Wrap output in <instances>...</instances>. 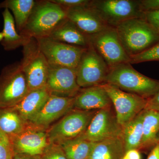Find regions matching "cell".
Instances as JSON below:
<instances>
[{
    "mask_svg": "<svg viewBox=\"0 0 159 159\" xmlns=\"http://www.w3.org/2000/svg\"><path fill=\"white\" fill-rule=\"evenodd\" d=\"M105 83L147 99L153 97L159 92V80L139 73L129 62L109 68Z\"/></svg>",
    "mask_w": 159,
    "mask_h": 159,
    "instance_id": "obj_1",
    "label": "cell"
},
{
    "mask_svg": "<svg viewBox=\"0 0 159 159\" xmlns=\"http://www.w3.org/2000/svg\"><path fill=\"white\" fill-rule=\"evenodd\" d=\"M64 9L68 19L87 36L97 34L109 27L88 6Z\"/></svg>",
    "mask_w": 159,
    "mask_h": 159,
    "instance_id": "obj_16",
    "label": "cell"
},
{
    "mask_svg": "<svg viewBox=\"0 0 159 159\" xmlns=\"http://www.w3.org/2000/svg\"><path fill=\"white\" fill-rule=\"evenodd\" d=\"M145 109L159 111V92L153 97L148 99Z\"/></svg>",
    "mask_w": 159,
    "mask_h": 159,
    "instance_id": "obj_33",
    "label": "cell"
},
{
    "mask_svg": "<svg viewBox=\"0 0 159 159\" xmlns=\"http://www.w3.org/2000/svg\"><path fill=\"white\" fill-rule=\"evenodd\" d=\"M74 98V107L80 110L98 111L110 108L112 103L102 85L81 89Z\"/></svg>",
    "mask_w": 159,
    "mask_h": 159,
    "instance_id": "obj_17",
    "label": "cell"
},
{
    "mask_svg": "<svg viewBox=\"0 0 159 159\" xmlns=\"http://www.w3.org/2000/svg\"><path fill=\"white\" fill-rule=\"evenodd\" d=\"M9 137L15 154L39 156L49 144L47 133L38 129H25L20 133Z\"/></svg>",
    "mask_w": 159,
    "mask_h": 159,
    "instance_id": "obj_14",
    "label": "cell"
},
{
    "mask_svg": "<svg viewBox=\"0 0 159 159\" xmlns=\"http://www.w3.org/2000/svg\"><path fill=\"white\" fill-rule=\"evenodd\" d=\"M23 48V57L20 63L29 91L46 87L50 65L37 41L31 38Z\"/></svg>",
    "mask_w": 159,
    "mask_h": 159,
    "instance_id": "obj_5",
    "label": "cell"
},
{
    "mask_svg": "<svg viewBox=\"0 0 159 159\" xmlns=\"http://www.w3.org/2000/svg\"><path fill=\"white\" fill-rule=\"evenodd\" d=\"M115 28L129 57L142 53L159 42V34L144 17L126 20Z\"/></svg>",
    "mask_w": 159,
    "mask_h": 159,
    "instance_id": "obj_2",
    "label": "cell"
},
{
    "mask_svg": "<svg viewBox=\"0 0 159 159\" xmlns=\"http://www.w3.org/2000/svg\"><path fill=\"white\" fill-rule=\"evenodd\" d=\"M93 142L78 138L60 143L68 159H87Z\"/></svg>",
    "mask_w": 159,
    "mask_h": 159,
    "instance_id": "obj_26",
    "label": "cell"
},
{
    "mask_svg": "<svg viewBox=\"0 0 159 159\" xmlns=\"http://www.w3.org/2000/svg\"><path fill=\"white\" fill-rule=\"evenodd\" d=\"M144 111L122 127V137L125 151L141 148L143 138Z\"/></svg>",
    "mask_w": 159,
    "mask_h": 159,
    "instance_id": "obj_23",
    "label": "cell"
},
{
    "mask_svg": "<svg viewBox=\"0 0 159 159\" xmlns=\"http://www.w3.org/2000/svg\"><path fill=\"white\" fill-rule=\"evenodd\" d=\"M49 65L76 70L86 48L71 45L49 37L35 39Z\"/></svg>",
    "mask_w": 159,
    "mask_h": 159,
    "instance_id": "obj_10",
    "label": "cell"
},
{
    "mask_svg": "<svg viewBox=\"0 0 159 159\" xmlns=\"http://www.w3.org/2000/svg\"><path fill=\"white\" fill-rule=\"evenodd\" d=\"M46 87L51 95L66 97H75L81 89L76 70L57 66H50Z\"/></svg>",
    "mask_w": 159,
    "mask_h": 159,
    "instance_id": "obj_13",
    "label": "cell"
},
{
    "mask_svg": "<svg viewBox=\"0 0 159 159\" xmlns=\"http://www.w3.org/2000/svg\"><path fill=\"white\" fill-rule=\"evenodd\" d=\"M109 71L108 66L89 43L76 69L77 84L81 89L102 85Z\"/></svg>",
    "mask_w": 159,
    "mask_h": 159,
    "instance_id": "obj_7",
    "label": "cell"
},
{
    "mask_svg": "<svg viewBox=\"0 0 159 159\" xmlns=\"http://www.w3.org/2000/svg\"><path fill=\"white\" fill-rule=\"evenodd\" d=\"M101 85L114 106L117 121L121 127H123L146 108L148 99L121 90L108 84Z\"/></svg>",
    "mask_w": 159,
    "mask_h": 159,
    "instance_id": "obj_11",
    "label": "cell"
},
{
    "mask_svg": "<svg viewBox=\"0 0 159 159\" xmlns=\"http://www.w3.org/2000/svg\"><path fill=\"white\" fill-rule=\"evenodd\" d=\"M97 111L77 109L69 113L47 133L49 143L59 144L80 137Z\"/></svg>",
    "mask_w": 159,
    "mask_h": 159,
    "instance_id": "obj_8",
    "label": "cell"
},
{
    "mask_svg": "<svg viewBox=\"0 0 159 159\" xmlns=\"http://www.w3.org/2000/svg\"><path fill=\"white\" fill-rule=\"evenodd\" d=\"M144 18L157 32L159 31V10L145 12Z\"/></svg>",
    "mask_w": 159,
    "mask_h": 159,
    "instance_id": "obj_31",
    "label": "cell"
},
{
    "mask_svg": "<svg viewBox=\"0 0 159 159\" xmlns=\"http://www.w3.org/2000/svg\"><path fill=\"white\" fill-rule=\"evenodd\" d=\"M121 159H142V157L138 149H131L125 151Z\"/></svg>",
    "mask_w": 159,
    "mask_h": 159,
    "instance_id": "obj_34",
    "label": "cell"
},
{
    "mask_svg": "<svg viewBox=\"0 0 159 159\" xmlns=\"http://www.w3.org/2000/svg\"><path fill=\"white\" fill-rule=\"evenodd\" d=\"M147 159H159V142L154 146Z\"/></svg>",
    "mask_w": 159,
    "mask_h": 159,
    "instance_id": "obj_35",
    "label": "cell"
},
{
    "mask_svg": "<svg viewBox=\"0 0 159 159\" xmlns=\"http://www.w3.org/2000/svg\"><path fill=\"white\" fill-rule=\"evenodd\" d=\"M39 159H68L64 152L59 144L49 143Z\"/></svg>",
    "mask_w": 159,
    "mask_h": 159,
    "instance_id": "obj_28",
    "label": "cell"
},
{
    "mask_svg": "<svg viewBox=\"0 0 159 159\" xmlns=\"http://www.w3.org/2000/svg\"><path fill=\"white\" fill-rule=\"evenodd\" d=\"M157 139H158V142H159V133L158 134V136H157Z\"/></svg>",
    "mask_w": 159,
    "mask_h": 159,
    "instance_id": "obj_38",
    "label": "cell"
},
{
    "mask_svg": "<svg viewBox=\"0 0 159 159\" xmlns=\"http://www.w3.org/2000/svg\"><path fill=\"white\" fill-rule=\"evenodd\" d=\"M3 38V34L2 32H0V42L2 41Z\"/></svg>",
    "mask_w": 159,
    "mask_h": 159,
    "instance_id": "obj_37",
    "label": "cell"
},
{
    "mask_svg": "<svg viewBox=\"0 0 159 159\" xmlns=\"http://www.w3.org/2000/svg\"><path fill=\"white\" fill-rule=\"evenodd\" d=\"M88 38L89 42L109 68L121 64L129 63L130 57L122 47L116 28L109 27Z\"/></svg>",
    "mask_w": 159,
    "mask_h": 159,
    "instance_id": "obj_9",
    "label": "cell"
},
{
    "mask_svg": "<svg viewBox=\"0 0 159 159\" xmlns=\"http://www.w3.org/2000/svg\"><path fill=\"white\" fill-rule=\"evenodd\" d=\"M88 6L109 27L116 28L120 23L137 17H144L140 1L93 0Z\"/></svg>",
    "mask_w": 159,
    "mask_h": 159,
    "instance_id": "obj_4",
    "label": "cell"
},
{
    "mask_svg": "<svg viewBox=\"0 0 159 159\" xmlns=\"http://www.w3.org/2000/svg\"><path fill=\"white\" fill-rule=\"evenodd\" d=\"M14 155L9 136L0 129V159H13Z\"/></svg>",
    "mask_w": 159,
    "mask_h": 159,
    "instance_id": "obj_29",
    "label": "cell"
},
{
    "mask_svg": "<svg viewBox=\"0 0 159 159\" xmlns=\"http://www.w3.org/2000/svg\"><path fill=\"white\" fill-rule=\"evenodd\" d=\"M140 3L145 12L159 10V0H140Z\"/></svg>",
    "mask_w": 159,
    "mask_h": 159,
    "instance_id": "obj_32",
    "label": "cell"
},
{
    "mask_svg": "<svg viewBox=\"0 0 159 159\" xmlns=\"http://www.w3.org/2000/svg\"><path fill=\"white\" fill-rule=\"evenodd\" d=\"M48 37L59 42L81 48H87L89 45L88 36L82 33L67 18L59 24Z\"/></svg>",
    "mask_w": 159,
    "mask_h": 159,
    "instance_id": "obj_19",
    "label": "cell"
},
{
    "mask_svg": "<svg viewBox=\"0 0 159 159\" xmlns=\"http://www.w3.org/2000/svg\"><path fill=\"white\" fill-rule=\"evenodd\" d=\"M66 18L65 10L51 0L36 1L33 11L20 34L29 38L48 37Z\"/></svg>",
    "mask_w": 159,
    "mask_h": 159,
    "instance_id": "obj_3",
    "label": "cell"
},
{
    "mask_svg": "<svg viewBox=\"0 0 159 159\" xmlns=\"http://www.w3.org/2000/svg\"><path fill=\"white\" fill-rule=\"evenodd\" d=\"M51 1L61 6L63 9L87 6L90 2L89 0H51Z\"/></svg>",
    "mask_w": 159,
    "mask_h": 159,
    "instance_id": "obj_30",
    "label": "cell"
},
{
    "mask_svg": "<svg viewBox=\"0 0 159 159\" xmlns=\"http://www.w3.org/2000/svg\"><path fill=\"white\" fill-rule=\"evenodd\" d=\"M34 0H6L0 3V9H8L13 14L16 30L19 34L25 26L33 11Z\"/></svg>",
    "mask_w": 159,
    "mask_h": 159,
    "instance_id": "obj_22",
    "label": "cell"
},
{
    "mask_svg": "<svg viewBox=\"0 0 159 159\" xmlns=\"http://www.w3.org/2000/svg\"><path fill=\"white\" fill-rule=\"evenodd\" d=\"M50 96L46 87L30 91L19 102L11 107L19 114L24 121H30L40 110Z\"/></svg>",
    "mask_w": 159,
    "mask_h": 159,
    "instance_id": "obj_18",
    "label": "cell"
},
{
    "mask_svg": "<svg viewBox=\"0 0 159 159\" xmlns=\"http://www.w3.org/2000/svg\"><path fill=\"white\" fill-rule=\"evenodd\" d=\"M158 34H159V31H158Z\"/></svg>",
    "mask_w": 159,
    "mask_h": 159,
    "instance_id": "obj_39",
    "label": "cell"
},
{
    "mask_svg": "<svg viewBox=\"0 0 159 159\" xmlns=\"http://www.w3.org/2000/svg\"><path fill=\"white\" fill-rule=\"evenodd\" d=\"M2 14L4 27L2 31L3 38L1 43L4 50L8 51H13L25 45L31 38L20 34L18 32L14 18L10 10L5 9Z\"/></svg>",
    "mask_w": 159,
    "mask_h": 159,
    "instance_id": "obj_21",
    "label": "cell"
},
{
    "mask_svg": "<svg viewBox=\"0 0 159 159\" xmlns=\"http://www.w3.org/2000/svg\"><path fill=\"white\" fill-rule=\"evenodd\" d=\"M74 97L51 95L40 110L31 119L35 126H46L70 112L74 107Z\"/></svg>",
    "mask_w": 159,
    "mask_h": 159,
    "instance_id": "obj_15",
    "label": "cell"
},
{
    "mask_svg": "<svg viewBox=\"0 0 159 159\" xmlns=\"http://www.w3.org/2000/svg\"><path fill=\"white\" fill-rule=\"evenodd\" d=\"M142 125L143 138L141 148L154 146L158 142L159 111L144 110Z\"/></svg>",
    "mask_w": 159,
    "mask_h": 159,
    "instance_id": "obj_24",
    "label": "cell"
},
{
    "mask_svg": "<svg viewBox=\"0 0 159 159\" xmlns=\"http://www.w3.org/2000/svg\"><path fill=\"white\" fill-rule=\"evenodd\" d=\"M125 152L121 135L94 143L87 159H121Z\"/></svg>",
    "mask_w": 159,
    "mask_h": 159,
    "instance_id": "obj_20",
    "label": "cell"
},
{
    "mask_svg": "<svg viewBox=\"0 0 159 159\" xmlns=\"http://www.w3.org/2000/svg\"><path fill=\"white\" fill-rule=\"evenodd\" d=\"M29 92L20 62L3 68L0 74V108L14 106Z\"/></svg>",
    "mask_w": 159,
    "mask_h": 159,
    "instance_id": "obj_6",
    "label": "cell"
},
{
    "mask_svg": "<svg viewBox=\"0 0 159 159\" xmlns=\"http://www.w3.org/2000/svg\"><path fill=\"white\" fill-rule=\"evenodd\" d=\"M122 127L110 108L97 111L84 133L79 138L92 142L122 135Z\"/></svg>",
    "mask_w": 159,
    "mask_h": 159,
    "instance_id": "obj_12",
    "label": "cell"
},
{
    "mask_svg": "<svg viewBox=\"0 0 159 159\" xmlns=\"http://www.w3.org/2000/svg\"><path fill=\"white\" fill-rule=\"evenodd\" d=\"M151 61H159V42L142 53L130 57L129 63L131 64Z\"/></svg>",
    "mask_w": 159,
    "mask_h": 159,
    "instance_id": "obj_27",
    "label": "cell"
},
{
    "mask_svg": "<svg viewBox=\"0 0 159 159\" xmlns=\"http://www.w3.org/2000/svg\"><path fill=\"white\" fill-rule=\"evenodd\" d=\"M13 159H39V156H32L25 154H15Z\"/></svg>",
    "mask_w": 159,
    "mask_h": 159,
    "instance_id": "obj_36",
    "label": "cell"
},
{
    "mask_svg": "<svg viewBox=\"0 0 159 159\" xmlns=\"http://www.w3.org/2000/svg\"><path fill=\"white\" fill-rule=\"evenodd\" d=\"M25 121L12 107L0 108V129L9 137L25 130Z\"/></svg>",
    "mask_w": 159,
    "mask_h": 159,
    "instance_id": "obj_25",
    "label": "cell"
}]
</instances>
